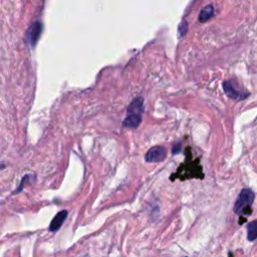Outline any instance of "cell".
Here are the masks:
<instances>
[{"label": "cell", "mask_w": 257, "mask_h": 257, "mask_svg": "<svg viewBox=\"0 0 257 257\" xmlns=\"http://www.w3.org/2000/svg\"><path fill=\"white\" fill-rule=\"evenodd\" d=\"M144 112V101L142 97H136L127 107L126 115L142 116Z\"/></svg>", "instance_id": "5"}, {"label": "cell", "mask_w": 257, "mask_h": 257, "mask_svg": "<svg viewBox=\"0 0 257 257\" xmlns=\"http://www.w3.org/2000/svg\"><path fill=\"white\" fill-rule=\"evenodd\" d=\"M223 88L225 93L232 99L243 100L249 96V92L243 90L238 86V84L233 80H227L223 82Z\"/></svg>", "instance_id": "1"}, {"label": "cell", "mask_w": 257, "mask_h": 257, "mask_svg": "<svg viewBox=\"0 0 257 257\" xmlns=\"http://www.w3.org/2000/svg\"><path fill=\"white\" fill-rule=\"evenodd\" d=\"M181 151H182V143L179 142L174 144V146L172 147V154L176 155V154H179Z\"/></svg>", "instance_id": "9"}, {"label": "cell", "mask_w": 257, "mask_h": 257, "mask_svg": "<svg viewBox=\"0 0 257 257\" xmlns=\"http://www.w3.org/2000/svg\"><path fill=\"white\" fill-rule=\"evenodd\" d=\"M214 6L213 5H208L206 7H204L200 14H199V21L200 22H206L208 21L210 18H212V16L214 15Z\"/></svg>", "instance_id": "7"}, {"label": "cell", "mask_w": 257, "mask_h": 257, "mask_svg": "<svg viewBox=\"0 0 257 257\" xmlns=\"http://www.w3.org/2000/svg\"><path fill=\"white\" fill-rule=\"evenodd\" d=\"M167 149L163 146L152 147L145 155V160L148 163H159L166 159Z\"/></svg>", "instance_id": "3"}, {"label": "cell", "mask_w": 257, "mask_h": 257, "mask_svg": "<svg viewBox=\"0 0 257 257\" xmlns=\"http://www.w3.org/2000/svg\"><path fill=\"white\" fill-rule=\"evenodd\" d=\"M68 215V212L66 210H61L59 211L51 220L50 225H49V231L51 232H55L58 231L60 229V227L62 226V224L64 223V221L66 220Z\"/></svg>", "instance_id": "6"}, {"label": "cell", "mask_w": 257, "mask_h": 257, "mask_svg": "<svg viewBox=\"0 0 257 257\" xmlns=\"http://www.w3.org/2000/svg\"><path fill=\"white\" fill-rule=\"evenodd\" d=\"M247 239L254 241L257 239V220L252 221L247 226Z\"/></svg>", "instance_id": "8"}, {"label": "cell", "mask_w": 257, "mask_h": 257, "mask_svg": "<svg viewBox=\"0 0 257 257\" xmlns=\"http://www.w3.org/2000/svg\"><path fill=\"white\" fill-rule=\"evenodd\" d=\"M253 201H254L253 191L248 189V188L243 189L240 192V194H239V196H238V198H237V200L234 204V209H233L234 212L236 214H241L243 212V210L246 207H248Z\"/></svg>", "instance_id": "2"}, {"label": "cell", "mask_w": 257, "mask_h": 257, "mask_svg": "<svg viewBox=\"0 0 257 257\" xmlns=\"http://www.w3.org/2000/svg\"><path fill=\"white\" fill-rule=\"evenodd\" d=\"M42 31V25L39 21H36L30 25L28 28L26 35H25V41L30 47H34L40 37Z\"/></svg>", "instance_id": "4"}]
</instances>
